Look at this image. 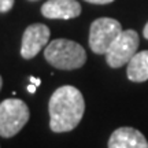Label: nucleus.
I'll return each instance as SVG.
<instances>
[{
    "mask_svg": "<svg viewBox=\"0 0 148 148\" xmlns=\"http://www.w3.org/2000/svg\"><path fill=\"white\" fill-rule=\"evenodd\" d=\"M44 58L59 70H74L82 67L86 62V52L82 45L67 38H56L44 49Z\"/></svg>",
    "mask_w": 148,
    "mask_h": 148,
    "instance_id": "f03ea898",
    "label": "nucleus"
},
{
    "mask_svg": "<svg viewBox=\"0 0 148 148\" xmlns=\"http://www.w3.org/2000/svg\"><path fill=\"white\" fill-rule=\"evenodd\" d=\"M14 5V0H0V12H8Z\"/></svg>",
    "mask_w": 148,
    "mask_h": 148,
    "instance_id": "9d476101",
    "label": "nucleus"
},
{
    "mask_svg": "<svg viewBox=\"0 0 148 148\" xmlns=\"http://www.w3.org/2000/svg\"><path fill=\"white\" fill-rule=\"evenodd\" d=\"M30 1H37V0H30Z\"/></svg>",
    "mask_w": 148,
    "mask_h": 148,
    "instance_id": "dca6fc26",
    "label": "nucleus"
},
{
    "mask_svg": "<svg viewBox=\"0 0 148 148\" xmlns=\"http://www.w3.org/2000/svg\"><path fill=\"white\" fill-rule=\"evenodd\" d=\"M36 89H37V86L34 84H29L26 86V90L29 92V93H34V92H36Z\"/></svg>",
    "mask_w": 148,
    "mask_h": 148,
    "instance_id": "f8f14e48",
    "label": "nucleus"
},
{
    "mask_svg": "<svg viewBox=\"0 0 148 148\" xmlns=\"http://www.w3.org/2000/svg\"><path fill=\"white\" fill-rule=\"evenodd\" d=\"M41 14L48 19H73L81 14L77 0H48L41 5Z\"/></svg>",
    "mask_w": 148,
    "mask_h": 148,
    "instance_id": "6e6552de",
    "label": "nucleus"
},
{
    "mask_svg": "<svg viewBox=\"0 0 148 148\" xmlns=\"http://www.w3.org/2000/svg\"><path fill=\"white\" fill-rule=\"evenodd\" d=\"M122 33L121 23L114 18H97L89 30V47L97 55H106L116 37Z\"/></svg>",
    "mask_w": 148,
    "mask_h": 148,
    "instance_id": "20e7f679",
    "label": "nucleus"
},
{
    "mask_svg": "<svg viewBox=\"0 0 148 148\" xmlns=\"http://www.w3.org/2000/svg\"><path fill=\"white\" fill-rule=\"evenodd\" d=\"M1 86H3V78L0 77V89H1Z\"/></svg>",
    "mask_w": 148,
    "mask_h": 148,
    "instance_id": "2eb2a0df",
    "label": "nucleus"
},
{
    "mask_svg": "<svg viewBox=\"0 0 148 148\" xmlns=\"http://www.w3.org/2000/svg\"><path fill=\"white\" fill-rule=\"evenodd\" d=\"M138 42L140 38L136 30H122V33L116 37V40L112 42V45L106 53L107 64L112 69H118L123 64H127L137 52Z\"/></svg>",
    "mask_w": 148,
    "mask_h": 148,
    "instance_id": "39448f33",
    "label": "nucleus"
},
{
    "mask_svg": "<svg viewBox=\"0 0 148 148\" xmlns=\"http://www.w3.org/2000/svg\"><path fill=\"white\" fill-rule=\"evenodd\" d=\"M108 148H148V141L140 130L130 126H122L111 133Z\"/></svg>",
    "mask_w": 148,
    "mask_h": 148,
    "instance_id": "0eeeda50",
    "label": "nucleus"
},
{
    "mask_svg": "<svg viewBox=\"0 0 148 148\" xmlns=\"http://www.w3.org/2000/svg\"><path fill=\"white\" fill-rule=\"evenodd\" d=\"M49 127L55 133L70 132L78 126L85 112V100L75 86L63 85L52 93L48 103Z\"/></svg>",
    "mask_w": 148,
    "mask_h": 148,
    "instance_id": "f257e3e1",
    "label": "nucleus"
},
{
    "mask_svg": "<svg viewBox=\"0 0 148 148\" xmlns=\"http://www.w3.org/2000/svg\"><path fill=\"white\" fill-rule=\"evenodd\" d=\"M88 3H92V4H108V3H112L114 0H85Z\"/></svg>",
    "mask_w": 148,
    "mask_h": 148,
    "instance_id": "9b49d317",
    "label": "nucleus"
},
{
    "mask_svg": "<svg viewBox=\"0 0 148 148\" xmlns=\"http://www.w3.org/2000/svg\"><path fill=\"white\" fill-rule=\"evenodd\" d=\"M29 107L19 99H5L0 103V136L14 137L29 121Z\"/></svg>",
    "mask_w": 148,
    "mask_h": 148,
    "instance_id": "7ed1b4c3",
    "label": "nucleus"
},
{
    "mask_svg": "<svg viewBox=\"0 0 148 148\" xmlns=\"http://www.w3.org/2000/svg\"><path fill=\"white\" fill-rule=\"evenodd\" d=\"M143 36H144V38L148 40V22L145 23V26H144V29H143Z\"/></svg>",
    "mask_w": 148,
    "mask_h": 148,
    "instance_id": "4468645a",
    "label": "nucleus"
},
{
    "mask_svg": "<svg viewBox=\"0 0 148 148\" xmlns=\"http://www.w3.org/2000/svg\"><path fill=\"white\" fill-rule=\"evenodd\" d=\"M127 78L132 82H144L148 79V51L136 52L129 63L126 70Z\"/></svg>",
    "mask_w": 148,
    "mask_h": 148,
    "instance_id": "1a4fd4ad",
    "label": "nucleus"
},
{
    "mask_svg": "<svg viewBox=\"0 0 148 148\" xmlns=\"http://www.w3.org/2000/svg\"><path fill=\"white\" fill-rule=\"evenodd\" d=\"M30 82H32V84H34L36 86H40V84H41V79L37 78V77H30Z\"/></svg>",
    "mask_w": 148,
    "mask_h": 148,
    "instance_id": "ddd939ff",
    "label": "nucleus"
},
{
    "mask_svg": "<svg viewBox=\"0 0 148 148\" xmlns=\"http://www.w3.org/2000/svg\"><path fill=\"white\" fill-rule=\"evenodd\" d=\"M51 32L42 23H33L26 27L22 36L21 55L23 59H32L48 44Z\"/></svg>",
    "mask_w": 148,
    "mask_h": 148,
    "instance_id": "423d86ee",
    "label": "nucleus"
}]
</instances>
